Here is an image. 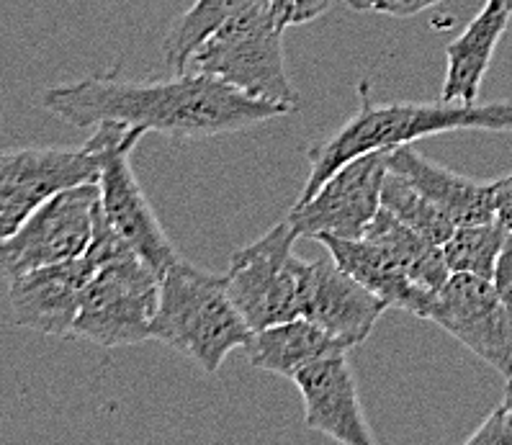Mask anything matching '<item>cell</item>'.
Returning <instances> with one entry per match:
<instances>
[{
    "instance_id": "8fae6325",
    "label": "cell",
    "mask_w": 512,
    "mask_h": 445,
    "mask_svg": "<svg viewBox=\"0 0 512 445\" xmlns=\"http://www.w3.org/2000/svg\"><path fill=\"white\" fill-rule=\"evenodd\" d=\"M425 319L456 337L484 363L512 376V319L489 278L451 273L430 301Z\"/></svg>"
},
{
    "instance_id": "ac0fdd59",
    "label": "cell",
    "mask_w": 512,
    "mask_h": 445,
    "mask_svg": "<svg viewBox=\"0 0 512 445\" xmlns=\"http://www.w3.org/2000/svg\"><path fill=\"white\" fill-rule=\"evenodd\" d=\"M363 237L371 242H379L389 253L397 255V260L407 268V273L430 294H438L443 289V283L451 278L443 245L420 235L417 229L404 224L402 219L394 217L392 211L384 209V206L379 209L374 222L368 224Z\"/></svg>"
},
{
    "instance_id": "52a82bcc",
    "label": "cell",
    "mask_w": 512,
    "mask_h": 445,
    "mask_svg": "<svg viewBox=\"0 0 512 445\" xmlns=\"http://www.w3.org/2000/svg\"><path fill=\"white\" fill-rule=\"evenodd\" d=\"M160 301V276L134 250L101 265L85 286L73 335L101 348H124L150 340Z\"/></svg>"
},
{
    "instance_id": "30bf717a",
    "label": "cell",
    "mask_w": 512,
    "mask_h": 445,
    "mask_svg": "<svg viewBox=\"0 0 512 445\" xmlns=\"http://www.w3.org/2000/svg\"><path fill=\"white\" fill-rule=\"evenodd\" d=\"M389 170V150H371L340 165L312 199L294 204L291 227L299 237L358 240L381 209V188Z\"/></svg>"
},
{
    "instance_id": "2e32d148",
    "label": "cell",
    "mask_w": 512,
    "mask_h": 445,
    "mask_svg": "<svg viewBox=\"0 0 512 445\" xmlns=\"http://www.w3.org/2000/svg\"><path fill=\"white\" fill-rule=\"evenodd\" d=\"M389 170L404 175L412 186L420 188L428 199H433L440 209L456 224L492 222L494 214V183L471 181L466 175L430 163L412 145H399L389 150Z\"/></svg>"
},
{
    "instance_id": "f1b7e54d",
    "label": "cell",
    "mask_w": 512,
    "mask_h": 445,
    "mask_svg": "<svg viewBox=\"0 0 512 445\" xmlns=\"http://www.w3.org/2000/svg\"><path fill=\"white\" fill-rule=\"evenodd\" d=\"M507 389H512V376H510V379H507Z\"/></svg>"
},
{
    "instance_id": "44dd1931",
    "label": "cell",
    "mask_w": 512,
    "mask_h": 445,
    "mask_svg": "<svg viewBox=\"0 0 512 445\" xmlns=\"http://www.w3.org/2000/svg\"><path fill=\"white\" fill-rule=\"evenodd\" d=\"M507 232L497 219L492 222L458 224L453 235L443 242V255L451 273H471L492 281L494 265L505 247Z\"/></svg>"
},
{
    "instance_id": "cb8c5ba5",
    "label": "cell",
    "mask_w": 512,
    "mask_h": 445,
    "mask_svg": "<svg viewBox=\"0 0 512 445\" xmlns=\"http://www.w3.org/2000/svg\"><path fill=\"white\" fill-rule=\"evenodd\" d=\"M440 3H446V0H374V11L397 16V19H410V16L430 11Z\"/></svg>"
},
{
    "instance_id": "484cf974",
    "label": "cell",
    "mask_w": 512,
    "mask_h": 445,
    "mask_svg": "<svg viewBox=\"0 0 512 445\" xmlns=\"http://www.w3.org/2000/svg\"><path fill=\"white\" fill-rule=\"evenodd\" d=\"M335 0H294V13H291V26H302L309 21L325 16L327 8L332 6Z\"/></svg>"
},
{
    "instance_id": "7a4b0ae2",
    "label": "cell",
    "mask_w": 512,
    "mask_h": 445,
    "mask_svg": "<svg viewBox=\"0 0 512 445\" xmlns=\"http://www.w3.org/2000/svg\"><path fill=\"white\" fill-rule=\"evenodd\" d=\"M358 111L327 139L309 147V175L296 204H304L320 191L340 165L371 150H392L412 145L430 134L482 129L512 134V103H379L368 80L358 83Z\"/></svg>"
},
{
    "instance_id": "4316f807",
    "label": "cell",
    "mask_w": 512,
    "mask_h": 445,
    "mask_svg": "<svg viewBox=\"0 0 512 445\" xmlns=\"http://www.w3.org/2000/svg\"><path fill=\"white\" fill-rule=\"evenodd\" d=\"M268 3H271L278 26H281V29H289L291 13H294V0H268Z\"/></svg>"
},
{
    "instance_id": "9c48e42d",
    "label": "cell",
    "mask_w": 512,
    "mask_h": 445,
    "mask_svg": "<svg viewBox=\"0 0 512 445\" xmlns=\"http://www.w3.org/2000/svg\"><path fill=\"white\" fill-rule=\"evenodd\" d=\"M101 204L98 181L62 188L31 211L8 240L0 242V271L6 278L67 263L88 250Z\"/></svg>"
},
{
    "instance_id": "5b68a950",
    "label": "cell",
    "mask_w": 512,
    "mask_h": 445,
    "mask_svg": "<svg viewBox=\"0 0 512 445\" xmlns=\"http://www.w3.org/2000/svg\"><path fill=\"white\" fill-rule=\"evenodd\" d=\"M299 237L289 219L232 255L229 294L255 332L304 317L312 263L294 255Z\"/></svg>"
},
{
    "instance_id": "603a6c76",
    "label": "cell",
    "mask_w": 512,
    "mask_h": 445,
    "mask_svg": "<svg viewBox=\"0 0 512 445\" xmlns=\"http://www.w3.org/2000/svg\"><path fill=\"white\" fill-rule=\"evenodd\" d=\"M494 289H497V296L505 304L507 314L512 319V232L507 235L505 247H502L500 258H497V265H494V276H492Z\"/></svg>"
},
{
    "instance_id": "9a60e30c",
    "label": "cell",
    "mask_w": 512,
    "mask_h": 445,
    "mask_svg": "<svg viewBox=\"0 0 512 445\" xmlns=\"http://www.w3.org/2000/svg\"><path fill=\"white\" fill-rule=\"evenodd\" d=\"M320 245L327 247V253L343 265L345 271L374 291L389 309L417 314L425 319L430 301L435 294L425 291L415 278L407 273L397 255L389 253L384 245L371 242L366 237L345 240V237H320Z\"/></svg>"
},
{
    "instance_id": "4fadbf2b",
    "label": "cell",
    "mask_w": 512,
    "mask_h": 445,
    "mask_svg": "<svg viewBox=\"0 0 512 445\" xmlns=\"http://www.w3.org/2000/svg\"><path fill=\"white\" fill-rule=\"evenodd\" d=\"M386 309L384 301L350 276L332 255L312 263L304 317L348 350L366 343Z\"/></svg>"
},
{
    "instance_id": "f546056e",
    "label": "cell",
    "mask_w": 512,
    "mask_h": 445,
    "mask_svg": "<svg viewBox=\"0 0 512 445\" xmlns=\"http://www.w3.org/2000/svg\"><path fill=\"white\" fill-rule=\"evenodd\" d=\"M505 397H510V399H512V389H507V394H505Z\"/></svg>"
},
{
    "instance_id": "5bb4252c",
    "label": "cell",
    "mask_w": 512,
    "mask_h": 445,
    "mask_svg": "<svg viewBox=\"0 0 512 445\" xmlns=\"http://www.w3.org/2000/svg\"><path fill=\"white\" fill-rule=\"evenodd\" d=\"M512 19V0H487L461 34L446 47V78L440 101L476 103L497 44Z\"/></svg>"
},
{
    "instance_id": "6da1fadb",
    "label": "cell",
    "mask_w": 512,
    "mask_h": 445,
    "mask_svg": "<svg viewBox=\"0 0 512 445\" xmlns=\"http://www.w3.org/2000/svg\"><path fill=\"white\" fill-rule=\"evenodd\" d=\"M42 106L70 127L96 129L103 121H116L170 139L222 137L294 111L281 103L250 98L224 80L199 73L152 83L93 75L49 88Z\"/></svg>"
},
{
    "instance_id": "7c38bea8",
    "label": "cell",
    "mask_w": 512,
    "mask_h": 445,
    "mask_svg": "<svg viewBox=\"0 0 512 445\" xmlns=\"http://www.w3.org/2000/svg\"><path fill=\"white\" fill-rule=\"evenodd\" d=\"M294 384L302 391L304 422L309 430L343 445L376 443L358 397L356 376L350 371L348 350L314 361L296 376Z\"/></svg>"
},
{
    "instance_id": "83f0119b",
    "label": "cell",
    "mask_w": 512,
    "mask_h": 445,
    "mask_svg": "<svg viewBox=\"0 0 512 445\" xmlns=\"http://www.w3.org/2000/svg\"><path fill=\"white\" fill-rule=\"evenodd\" d=\"M353 11H374V0H345Z\"/></svg>"
},
{
    "instance_id": "7402d4cb",
    "label": "cell",
    "mask_w": 512,
    "mask_h": 445,
    "mask_svg": "<svg viewBox=\"0 0 512 445\" xmlns=\"http://www.w3.org/2000/svg\"><path fill=\"white\" fill-rule=\"evenodd\" d=\"M469 445H512V399L505 397L500 407L492 409V415L476 427L466 438Z\"/></svg>"
},
{
    "instance_id": "ba28073f",
    "label": "cell",
    "mask_w": 512,
    "mask_h": 445,
    "mask_svg": "<svg viewBox=\"0 0 512 445\" xmlns=\"http://www.w3.org/2000/svg\"><path fill=\"white\" fill-rule=\"evenodd\" d=\"M127 250H132V247L121 240L119 232L111 227L101 204H98L93 240L80 258L11 278L8 299H11L16 322L21 327H29V330L44 332V335L70 337L75 317L80 312L85 286L91 283L101 265L114 260L116 255L127 253Z\"/></svg>"
},
{
    "instance_id": "277c9868",
    "label": "cell",
    "mask_w": 512,
    "mask_h": 445,
    "mask_svg": "<svg viewBox=\"0 0 512 445\" xmlns=\"http://www.w3.org/2000/svg\"><path fill=\"white\" fill-rule=\"evenodd\" d=\"M284 31L271 3L255 0L193 52L186 73L224 80L245 96L296 111L299 93L286 73Z\"/></svg>"
},
{
    "instance_id": "e0dca14e",
    "label": "cell",
    "mask_w": 512,
    "mask_h": 445,
    "mask_svg": "<svg viewBox=\"0 0 512 445\" xmlns=\"http://www.w3.org/2000/svg\"><path fill=\"white\" fill-rule=\"evenodd\" d=\"M348 350L340 345L335 337L327 335L322 327H317L312 319L296 317L289 322L258 330L253 340L245 345V353L255 368L284 379L294 381L299 373L314 361H320L325 355Z\"/></svg>"
},
{
    "instance_id": "8992f818",
    "label": "cell",
    "mask_w": 512,
    "mask_h": 445,
    "mask_svg": "<svg viewBox=\"0 0 512 445\" xmlns=\"http://www.w3.org/2000/svg\"><path fill=\"white\" fill-rule=\"evenodd\" d=\"M142 137H145L142 129L103 121L88 139L101 150L98 186H101L103 214L119 232L121 240L150 268H155L157 276H163L175 260H181V255L165 235L163 224L134 175L132 150Z\"/></svg>"
},
{
    "instance_id": "d6986e66",
    "label": "cell",
    "mask_w": 512,
    "mask_h": 445,
    "mask_svg": "<svg viewBox=\"0 0 512 445\" xmlns=\"http://www.w3.org/2000/svg\"><path fill=\"white\" fill-rule=\"evenodd\" d=\"M255 0H196L181 19H175L163 39L165 65L173 75L186 73L188 60L206 39L227 24L242 8L253 6Z\"/></svg>"
},
{
    "instance_id": "3957f363",
    "label": "cell",
    "mask_w": 512,
    "mask_h": 445,
    "mask_svg": "<svg viewBox=\"0 0 512 445\" xmlns=\"http://www.w3.org/2000/svg\"><path fill=\"white\" fill-rule=\"evenodd\" d=\"M255 330L229 294L227 276L175 260L160 276V301L150 340L191 358L204 373H217L229 353L245 348Z\"/></svg>"
},
{
    "instance_id": "d4e9b609",
    "label": "cell",
    "mask_w": 512,
    "mask_h": 445,
    "mask_svg": "<svg viewBox=\"0 0 512 445\" xmlns=\"http://www.w3.org/2000/svg\"><path fill=\"white\" fill-rule=\"evenodd\" d=\"M494 183V214H497V222L512 232V173L502 175Z\"/></svg>"
},
{
    "instance_id": "ffe728a7",
    "label": "cell",
    "mask_w": 512,
    "mask_h": 445,
    "mask_svg": "<svg viewBox=\"0 0 512 445\" xmlns=\"http://www.w3.org/2000/svg\"><path fill=\"white\" fill-rule=\"evenodd\" d=\"M381 206L392 211L394 217L402 219L404 224L417 229L420 235L438 242V245H443L453 235V229L458 227L433 199H428L420 188L412 186L404 175L394 173V170H386L384 188H381Z\"/></svg>"
}]
</instances>
